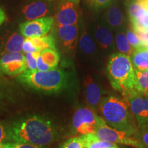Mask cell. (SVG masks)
<instances>
[{
  "mask_svg": "<svg viewBox=\"0 0 148 148\" xmlns=\"http://www.w3.org/2000/svg\"><path fill=\"white\" fill-rule=\"evenodd\" d=\"M98 108L108 126L135 136L138 125L124 98L113 95L103 97Z\"/></svg>",
  "mask_w": 148,
  "mask_h": 148,
  "instance_id": "7a4b0ae2",
  "label": "cell"
},
{
  "mask_svg": "<svg viewBox=\"0 0 148 148\" xmlns=\"http://www.w3.org/2000/svg\"><path fill=\"white\" fill-rule=\"evenodd\" d=\"M112 148H118V147L116 145H115V146H114V147H112Z\"/></svg>",
  "mask_w": 148,
  "mask_h": 148,
  "instance_id": "8d00e7d4",
  "label": "cell"
},
{
  "mask_svg": "<svg viewBox=\"0 0 148 148\" xmlns=\"http://www.w3.org/2000/svg\"><path fill=\"white\" fill-rule=\"evenodd\" d=\"M125 34H126L127 39L128 40L130 45L134 48V49L142 47L139 37L132 27H130L125 28Z\"/></svg>",
  "mask_w": 148,
  "mask_h": 148,
  "instance_id": "484cf974",
  "label": "cell"
},
{
  "mask_svg": "<svg viewBox=\"0 0 148 148\" xmlns=\"http://www.w3.org/2000/svg\"><path fill=\"white\" fill-rule=\"evenodd\" d=\"M9 140L7 128L0 123V145L6 143Z\"/></svg>",
  "mask_w": 148,
  "mask_h": 148,
  "instance_id": "1f68e13d",
  "label": "cell"
},
{
  "mask_svg": "<svg viewBox=\"0 0 148 148\" xmlns=\"http://www.w3.org/2000/svg\"><path fill=\"white\" fill-rule=\"evenodd\" d=\"M79 47L84 54L89 57H95L97 54V47L95 40L83 25V28L79 38Z\"/></svg>",
  "mask_w": 148,
  "mask_h": 148,
  "instance_id": "e0dca14e",
  "label": "cell"
},
{
  "mask_svg": "<svg viewBox=\"0 0 148 148\" xmlns=\"http://www.w3.org/2000/svg\"><path fill=\"white\" fill-rule=\"evenodd\" d=\"M101 116H98L90 108H80L75 111L72 119V129L80 136L95 134L98 127L104 123Z\"/></svg>",
  "mask_w": 148,
  "mask_h": 148,
  "instance_id": "5b68a950",
  "label": "cell"
},
{
  "mask_svg": "<svg viewBox=\"0 0 148 148\" xmlns=\"http://www.w3.org/2000/svg\"><path fill=\"white\" fill-rule=\"evenodd\" d=\"M138 1V0H125V4L127 5L128 4V3L135 2V1Z\"/></svg>",
  "mask_w": 148,
  "mask_h": 148,
  "instance_id": "e575fe53",
  "label": "cell"
},
{
  "mask_svg": "<svg viewBox=\"0 0 148 148\" xmlns=\"http://www.w3.org/2000/svg\"><path fill=\"white\" fill-rule=\"evenodd\" d=\"M135 138L140 144L139 147L148 148V127L138 129L135 134Z\"/></svg>",
  "mask_w": 148,
  "mask_h": 148,
  "instance_id": "83f0119b",
  "label": "cell"
},
{
  "mask_svg": "<svg viewBox=\"0 0 148 148\" xmlns=\"http://www.w3.org/2000/svg\"><path fill=\"white\" fill-rule=\"evenodd\" d=\"M40 52H27L25 53V63L27 69L31 71L37 70V60Z\"/></svg>",
  "mask_w": 148,
  "mask_h": 148,
  "instance_id": "4316f807",
  "label": "cell"
},
{
  "mask_svg": "<svg viewBox=\"0 0 148 148\" xmlns=\"http://www.w3.org/2000/svg\"><path fill=\"white\" fill-rule=\"evenodd\" d=\"M9 140L45 147L57 139L54 123L44 116L32 115L14 121L7 128Z\"/></svg>",
  "mask_w": 148,
  "mask_h": 148,
  "instance_id": "6da1fadb",
  "label": "cell"
},
{
  "mask_svg": "<svg viewBox=\"0 0 148 148\" xmlns=\"http://www.w3.org/2000/svg\"><path fill=\"white\" fill-rule=\"evenodd\" d=\"M127 6V12L128 14V17L130 22H132L134 21L141 10H143V8L140 5V4L138 1H135V2L128 3V4L125 5Z\"/></svg>",
  "mask_w": 148,
  "mask_h": 148,
  "instance_id": "d4e9b609",
  "label": "cell"
},
{
  "mask_svg": "<svg viewBox=\"0 0 148 148\" xmlns=\"http://www.w3.org/2000/svg\"><path fill=\"white\" fill-rule=\"evenodd\" d=\"M60 148H84V143L80 136L70 138L65 140Z\"/></svg>",
  "mask_w": 148,
  "mask_h": 148,
  "instance_id": "f546056e",
  "label": "cell"
},
{
  "mask_svg": "<svg viewBox=\"0 0 148 148\" xmlns=\"http://www.w3.org/2000/svg\"><path fill=\"white\" fill-rule=\"evenodd\" d=\"M60 56L57 50L46 49L40 51L37 60V70L45 71L56 69L58 66Z\"/></svg>",
  "mask_w": 148,
  "mask_h": 148,
  "instance_id": "9a60e30c",
  "label": "cell"
},
{
  "mask_svg": "<svg viewBox=\"0 0 148 148\" xmlns=\"http://www.w3.org/2000/svg\"><path fill=\"white\" fill-rule=\"evenodd\" d=\"M47 12V5L42 1H34L25 5L22 9V13L27 21L45 17Z\"/></svg>",
  "mask_w": 148,
  "mask_h": 148,
  "instance_id": "2e32d148",
  "label": "cell"
},
{
  "mask_svg": "<svg viewBox=\"0 0 148 148\" xmlns=\"http://www.w3.org/2000/svg\"><path fill=\"white\" fill-rule=\"evenodd\" d=\"M92 35L96 45L103 54L109 55L113 53L112 52L116 49L113 33L102 21H100L95 24L93 27Z\"/></svg>",
  "mask_w": 148,
  "mask_h": 148,
  "instance_id": "9c48e42d",
  "label": "cell"
},
{
  "mask_svg": "<svg viewBox=\"0 0 148 148\" xmlns=\"http://www.w3.org/2000/svg\"><path fill=\"white\" fill-rule=\"evenodd\" d=\"M84 87L86 102L88 103L90 108L92 110H96L99 108V103L102 98V91L101 87L99 84L96 82L89 75L84 77Z\"/></svg>",
  "mask_w": 148,
  "mask_h": 148,
  "instance_id": "5bb4252c",
  "label": "cell"
},
{
  "mask_svg": "<svg viewBox=\"0 0 148 148\" xmlns=\"http://www.w3.org/2000/svg\"><path fill=\"white\" fill-rule=\"evenodd\" d=\"M0 148H3L2 147V145H0Z\"/></svg>",
  "mask_w": 148,
  "mask_h": 148,
  "instance_id": "74e56055",
  "label": "cell"
},
{
  "mask_svg": "<svg viewBox=\"0 0 148 148\" xmlns=\"http://www.w3.org/2000/svg\"><path fill=\"white\" fill-rule=\"evenodd\" d=\"M49 1H51V0H49Z\"/></svg>",
  "mask_w": 148,
  "mask_h": 148,
  "instance_id": "ab89813d",
  "label": "cell"
},
{
  "mask_svg": "<svg viewBox=\"0 0 148 148\" xmlns=\"http://www.w3.org/2000/svg\"><path fill=\"white\" fill-rule=\"evenodd\" d=\"M95 134L99 139L111 143H120L136 148L140 146L134 136L123 131L112 128L108 126L106 123L98 127Z\"/></svg>",
  "mask_w": 148,
  "mask_h": 148,
  "instance_id": "52a82bcc",
  "label": "cell"
},
{
  "mask_svg": "<svg viewBox=\"0 0 148 148\" xmlns=\"http://www.w3.org/2000/svg\"><path fill=\"white\" fill-rule=\"evenodd\" d=\"M134 69L138 71L148 70V47H140L134 49L130 56Z\"/></svg>",
  "mask_w": 148,
  "mask_h": 148,
  "instance_id": "ac0fdd59",
  "label": "cell"
},
{
  "mask_svg": "<svg viewBox=\"0 0 148 148\" xmlns=\"http://www.w3.org/2000/svg\"><path fill=\"white\" fill-rule=\"evenodd\" d=\"M137 148H143V147H137Z\"/></svg>",
  "mask_w": 148,
  "mask_h": 148,
  "instance_id": "f35d334b",
  "label": "cell"
},
{
  "mask_svg": "<svg viewBox=\"0 0 148 148\" xmlns=\"http://www.w3.org/2000/svg\"><path fill=\"white\" fill-rule=\"evenodd\" d=\"M134 90L148 94V70L138 71L134 69Z\"/></svg>",
  "mask_w": 148,
  "mask_h": 148,
  "instance_id": "603a6c76",
  "label": "cell"
},
{
  "mask_svg": "<svg viewBox=\"0 0 148 148\" xmlns=\"http://www.w3.org/2000/svg\"><path fill=\"white\" fill-rule=\"evenodd\" d=\"M70 1H73V3H75V4H77V5H78V4H79V1H80V0H70Z\"/></svg>",
  "mask_w": 148,
  "mask_h": 148,
  "instance_id": "d590c367",
  "label": "cell"
},
{
  "mask_svg": "<svg viewBox=\"0 0 148 148\" xmlns=\"http://www.w3.org/2000/svg\"><path fill=\"white\" fill-rule=\"evenodd\" d=\"M114 42L116 50L119 53L130 56L134 48L130 45L125 34V29H122L114 33Z\"/></svg>",
  "mask_w": 148,
  "mask_h": 148,
  "instance_id": "ffe728a7",
  "label": "cell"
},
{
  "mask_svg": "<svg viewBox=\"0 0 148 148\" xmlns=\"http://www.w3.org/2000/svg\"><path fill=\"white\" fill-rule=\"evenodd\" d=\"M88 6L92 9L107 8L113 3L114 0H85Z\"/></svg>",
  "mask_w": 148,
  "mask_h": 148,
  "instance_id": "f1b7e54d",
  "label": "cell"
},
{
  "mask_svg": "<svg viewBox=\"0 0 148 148\" xmlns=\"http://www.w3.org/2000/svg\"><path fill=\"white\" fill-rule=\"evenodd\" d=\"M53 23L54 19L53 17H42L21 23L19 25V30L25 38L42 36L50 31Z\"/></svg>",
  "mask_w": 148,
  "mask_h": 148,
  "instance_id": "ba28073f",
  "label": "cell"
},
{
  "mask_svg": "<svg viewBox=\"0 0 148 148\" xmlns=\"http://www.w3.org/2000/svg\"><path fill=\"white\" fill-rule=\"evenodd\" d=\"M68 76L63 70L53 69L42 71L26 69L19 74L17 79L22 84L38 91L56 92L65 87Z\"/></svg>",
  "mask_w": 148,
  "mask_h": 148,
  "instance_id": "277c9868",
  "label": "cell"
},
{
  "mask_svg": "<svg viewBox=\"0 0 148 148\" xmlns=\"http://www.w3.org/2000/svg\"><path fill=\"white\" fill-rule=\"evenodd\" d=\"M6 20V14L4 10L0 7V25Z\"/></svg>",
  "mask_w": 148,
  "mask_h": 148,
  "instance_id": "836d02e7",
  "label": "cell"
},
{
  "mask_svg": "<svg viewBox=\"0 0 148 148\" xmlns=\"http://www.w3.org/2000/svg\"><path fill=\"white\" fill-rule=\"evenodd\" d=\"M79 17L77 4L70 0H62L55 16L57 26L76 25Z\"/></svg>",
  "mask_w": 148,
  "mask_h": 148,
  "instance_id": "8fae6325",
  "label": "cell"
},
{
  "mask_svg": "<svg viewBox=\"0 0 148 148\" xmlns=\"http://www.w3.org/2000/svg\"><path fill=\"white\" fill-rule=\"evenodd\" d=\"M35 52H40L46 49L57 50L56 39L52 34H46L42 36L28 37Z\"/></svg>",
  "mask_w": 148,
  "mask_h": 148,
  "instance_id": "d6986e66",
  "label": "cell"
},
{
  "mask_svg": "<svg viewBox=\"0 0 148 148\" xmlns=\"http://www.w3.org/2000/svg\"><path fill=\"white\" fill-rule=\"evenodd\" d=\"M101 21L114 33L126 28V21L119 5L113 1L106 8Z\"/></svg>",
  "mask_w": 148,
  "mask_h": 148,
  "instance_id": "7c38bea8",
  "label": "cell"
},
{
  "mask_svg": "<svg viewBox=\"0 0 148 148\" xmlns=\"http://www.w3.org/2000/svg\"><path fill=\"white\" fill-rule=\"evenodd\" d=\"M1 145L3 148H45V147L36 145L34 144L14 141H8Z\"/></svg>",
  "mask_w": 148,
  "mask_h": 148,
  "instance_id": "4dcf8cb0",
  "label": "cell"
},
{
  "mask_svg": "<svg viewBox=\"0 0 148 148\" xmlns=\"http://www.w3.org/2000/svg\"><path fill=\"white\" fill-rule=\"evenodd\" d=\"M25 38L21 34L14 32L9 37L5 45L7 52H21L23 50V45Z\"/></svg>",
  "mask_w": 148,
  "mask_h": 148,
  "instance_id": "7402d4cb",
  "label": "cell"
},
{
  "mask_svg": "<svg viewBox=\"0 0 148 148\" xmlns=\"http://www.w3.org/2000/svg\"><path fill=\"white\" fill-rule=\"evenodd\" d=\"M56 34L64 49L73 50L76 47L79 38V29L77 24L57 26Z\"/></svg>",
  "mask_w": 148,
  "mask_h": 148,
  "instance_id": "4fadbf2b",
  "label": "cell"
},
{
  "mask_svg": "<svg viewBox=\"0 0 148 148\" xmlns=\"http://www.w3.org/2000/svg\"><path fill=\"white\" fill-rule=\"evenodd\" d=\"M106 75L112 88L123 97L134 90V69L130 56L112 53L107 62Z\"/></svg>",
  "mask_w": 148,
  "mask_h": 148,
  "instance_id": "3957f363",
  "label": "cell"
},
{
  "mask_svg": "<svg viewBox=\"0 0 148 148\" xmlns=\"http://www.w3.org/2000/svg\"><path fill=\"white\" fill-rule=\"evenodd\" d=\"M136 33L139 37L142 46L148 47V31H139Z\"/></svg>",
  "mask_w": 148,
  "mask_h": 148,
  "instance_id": "d6a6232c",
  "label": "cell"
},
{
  "mask_svg": "<svg viewBox=\"0 0 148 148\" xmlns=\"http://www.w3.org/2000/svg\"><path fill=\"white\" fill-rule=\"evenodd\" d=\"M26 69L25 55L21 52H8L0 58V71L7 75H19Z\"/></svg>",
  "mask_w": 148,
  "mask_h": 148,
  "instance_id": "30bf717a",
  "label": "cell"
},
{
  "mask_svg": "<svg viewBox=\"0 0 148 148\" xmlns=\"http://www.w3.org/2000/svg\"><path fill=\"white\" fill-rule=\"evenodd\" d=\"M123 97L128 104L138 129L148 127V94L133 90Z\"/></svg>",
  "mask_w": 148,
  "mask_h": 148,
  "instance_id": "8992f818",
  "label": "cell"
},
{
  "mask_svg": "<svg viewBox=\"0 0 148 148\" xmlns=\"http://www.w3.org/2000/svg\"><path fill=\"white\" fill-rule=\"evenodd\" d=\"M84 148H112L116 145L99 139L95 134L82 135Z\"/></svg>",
  "mask_w": 148,
  "mask_h": 148,
  "instance_id": "44dd1931",
  "label": "cell"
},
{
  "mask_svg": "<svg viewBox=\"0 0 148 148\" xmlns=\"http://www.w3.org/2000/svg\"><path fill=\"white\" fill-rule=\"evenodd\" d=\"M131 27L135 32L148 31V9L143 8L137 18L130 22Z\"/></svg>",
  "mask_w": 148,
  "mask_h": 148,
  "instance_id": "cb8c5ba5",
  "label": "cell"
}]
</instances>
